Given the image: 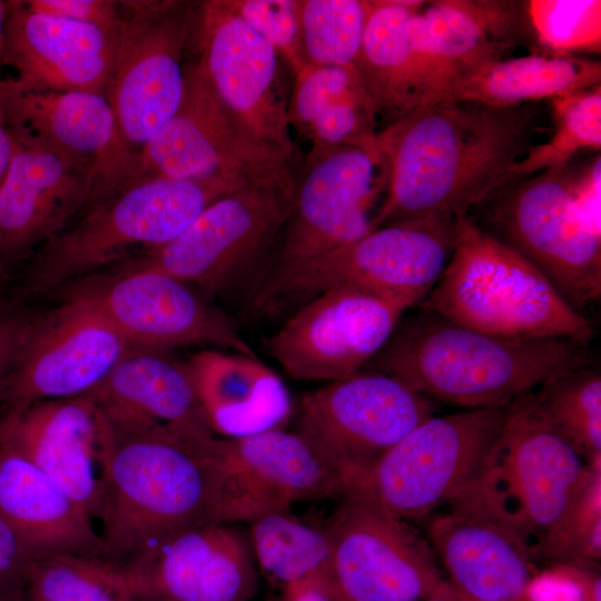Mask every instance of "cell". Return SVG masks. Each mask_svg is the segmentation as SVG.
Listing matches in <instances>:
<instances>
[{"label": "cell", "mask_w": 601, "mask_h": 601, "mask_svg": "<svg viewBox=\"0 0 601 601\" xmlns=\"http://www.w3.org/2000/svg\"><path fill=\"white\" fill-rule=\"evenodd\" d=\"M135 347L86 297L71 293L36 316L4 374L6 412L32 403L90 394Z\"/></svg>", "instance_id": "obj_15"}, {"label": "cell", "mask_w": 601, "mask_h": 601, "mask_svg": "<svg viewBox=\"0 0 601 601\" xmlns=\"http://www.w3.org/2000/svg\"><path fill=\"white\" fill-rule=\"evenodd\" d=\"M32 317L12 305L0 304V377L12 362Z\"/></svg>", "instance_id": "obj_45"}, {"label": "cell", "mask_w": 601, "mask_h": 601, "mask_svg": "<svg viewBox=\"0 0 601 601\" xmlns=\"http://www.w3.org/2000/svg\"><path fill=\"white\" fill-rule=\"evenodd\" d=\"M506 406L432 415L355 486L406 522L427 516L450 504L472 480L503 426Z\"/></svg>", "instance_id": "obj_12"}, {"label": "cell", "mask_w": 601, "mask_h": 601, "mask_svg": "<svg viewBox=\"0 0 601 601\" xmlns=\"http://www.w3.org/2000/svg\"><path fill=\"white\" fill-rule=\"evenodd\" d=\"M117 36L10 0L3 66L16 71L13 81L27 90L104 95Z\"/></svg>", "instance_id": "obj_24"}, {"label": "cell", "mask_w": 601, "mask_h": 601, "mask_svg": "<svg viewBox=\"0 0 601 601\" xmlns=\"http://www.w3.org/2000/svg\"><path fill=\"white\" fill-rule=\"evenodd\" d=\"M249 542L259 569L284 588L313 578L329 558L325 529L299 521L289 512H272L249 522Z\"/></svg>", "instance_id": "obj_35"}, {"label": "cell", "mask_w": 601, "mask_h": 601, "mask_svg": "<svg viewBox=\"0 0 601 601\" xmlns=\"http://www.w3.org/2000/svg\"><path fill=\"white\" fill-rule=\"evenodd\" d=\"M23 591L12 588L1 575H0V598L8 597L17 593H22Z\"/></svg>", "instance_id": "obj_49"}, {"label": "cell", "mask_w": 601, "mask_h": 601, "mask_svg": "<svg viewBox=\"0 0 601 601\" xmlns=\"http://www.w3.org/2000/svg\"><path fill=\"white\" fill-rule=\"evenodd\" d=\"M14 152V137L6 110L0 101V186Z\"/></svg>", "instance_id": "obj_46"}, {"label": "cell", "mask_w": 601, "mask_h": 601, "mask_svg": "<svg viewBox=\"0 0 601 601\" xmlns=\"http://www.w3.org/2000/svg\"><path fill=\"white\" fill-rule=\"evenodd\" d=\"M4 276H6V269H4V267L0 264V304L4 303V302H2V299H1L2 287H3V282H4Z\"/></svg>", "instance_id": "obj_52"}, {"label": "cell", "mask_w": 601, "mask_h": 601, "mask_svg": "<svg viewBox=\"0 0 601 601\" xmlns=\"http://www.w3.org/2000/svg\"><path fill=\"white\" fill-rule=\"evenodd\" d=\"M10 127L14 152L0 186V264L4 269L66 228L90 204L97 181L90 162Z\"/></svg>", "instance_id": "obj_20"}, {"label": "cell", "mask_w": 601, "mask_h": 601, "mask_svg": "<svg viewBox=\"0 0 601 601\" xmlns=\"http://www.w3.org/2000/svg\"><path fill=\"white\" fill-rule=\"evenodd\" d=\"M325 529L329 558L312 579L331 601H427L454 591L433 550L364 487L348 486Z\"/></svg>", "instance_id": "obj_8"}, {"label": "cell", "mask_w": 601, "mask_h": 601, "mask_svg": "<svg viewBox=\"0 0 601 601\" xmlns=\"http://www.w3.org/2000/svg\"><path fill=\"white\" fill-rule=\"evenodd\" d=\"M0 601H24L23 592L8 595V597H1Z\"/></svg>", "instance_id": "obj_51"}, {"label": "cell", "mask_w": 601, "mask_h": 601, "mask_svg": "<svg viewBox=\"0 0 601 601\" xmlns=\"http://www.w3.org/2000/svg\"><path fill=\"white\" fill-rule=\"evenodd\" d=\"M423 105H450L457 85L509 48L480 20L472 0L423 1L407 21Z\"/></svg>", "instance_id": "obj_29"}, {"label": "cell", "mask_w": 601, "mask_h": 601, "mask_svg": "<svg viewBox=\"0 0 601 601\" xmlns=\"http://www.w3.org/2000/svg\"><path fill=\"white\" fill-rule=\"evenodd\" d=\"M89 395L99 405L152 421L204 450L216 437L185 364L160 351L132 349Z\"/></svg>", "instance_id": "obj_30"}, {"label": "cell", "mask_w": 601, "mask_h": 601, "mask_svg": "<svg viewBox=\"0 0 601 601\" xmlns=\"http://www.w3.org/2000/svg\"><path fill=\"white\" fill-rule=\"evenodd\" d=\"M423 1L371 0L362 47L354 63L378 116L390 124L422 106L407 21Z\"/></svg>", "instance_id": "obj_33"}, {"label": "cell", "mask_w": 601, "mask_h": 601, "mask_svg": "<svg viewBox=\"0 0 601 601\" xmlns=\"http://www.w3.org/2000/svg\"><path fill=\"white\" fill-rule=\"evenodd\" d=\"M198 2L125 1L104 92L126 140L137 150L171 118L185 86L183 53L193 39Z\"/></svg>", "instance_id": "obj_13"}, {"label": "cell", "mask_w": 601, "mask_h": 601, "mask_svg": "<svg viewBox=\"0 0 601 601\" xmlns=\"http://www.w3.org/2000/svg\"><path fill=\"white\" fill-rule=\"evenodd\" d=\"M24 601H140L128 573L99 558L57 554L36 560Z\"/></svg>", "instance_id": "obj_34"}, {"label": "cell", "mask_w": 601, "mask_h": 601, "mask_svg": "<svg viewBox=\"0 0 601 601\" xmlns=\"http://www.w3.org/2000/svg\"><path fill=\"white\" fill-rule=\"evenodd\" d=\"M427 601H462L457 592L454 591L449 594L437 595L428 599Z\"/></svg>", "instance_id": "obj_50"}, {"label": "cell", "mask_w": 601, "mask_h": 601, "mask_svg": "<svg viewBox=\"0 0 601 601\" xmlns=\"http://www.w3.org/2000/svg\"><path fill=\"white\" fill-rule=\"evenodd\" d=\"M550 425L585 461L601 457V376L590 366L559 373L534 390Z\"/></svg>", "instance_id": "obj_36"}, {"label": "cell", "mask_w": 601, "mask_h": 601, "mask_svg": "<svg viewBox=\"0 0 601 601\" xmlns=\"http://www.w3.org/2000/svg\"><path fill=\"white\" fill-rule=\"evenodd\" d=\"M599 61L571 55H531L490 62L454 89L452 104H476L496 109L559 98L600 86Z\"/></svg>", "instance_id": "obj_32"}, {"label": "cell", "mask_w": 601, "mask_h": 601, "mask_svg": "<svg viewBox=\"0 0 601 601\" xmlns=\"http://www.w3.org/2000/svg\"><path fill=\"white\" fill-rule=\"evenodd\" d=\"M140 601H151V600H148V599H144V598H141V600H140Z\"/></svg>", "instance_id": "obj_53"}, {"label": "cell", "mask_w": 601, "mask_h": 601, "mask_svg": "<svg viewBox=\"0 0 601 601\" xmlns=\"http://www.w3.org/2000/svg\"><path fill=\"white\" fill-rule=\"evenodd\" d=\"M388 176V162L378 146L308 152L305 171L297 178L290 214L272 253L270 272L319 256L372 231Z\"/></svg>", "instance_id": "obj_14"}, {"label": "cell", "mask_w": 601, "mask_h": 601, "mask_svg": "<svg viewBox=\"0 0 601 601\" xmlns=\"http://www.w3.org/2000/svg\"><path fill=\"white\" fill-rule=\"evenodd\" d=\"M139 179L239 184L294 174L292 164L254 142L223 105L199 61L185 66L180 104L140 148Z\"/></svg>", "instance_id": "obj_17"}, {"label": "cell", "mask_w": 601, "mask_h": 601, "mask_svg": "<svg viewBox=\"0 0 601 601\" xmlns=\"http://www.w3.org/2000/svg\"><path fill=\"white\" fill-rule=\"evenodd\" d=\"M421 308L506 339H571L588 345L591 321L524 256L469 215L455 248Z\"/></svg>", "instance_id": "obj_4"}, {"label": "cell", "mask_w": 601, "mask_h": 601, "mask_svg": "<svg viewBox=\"0 0 601 601\" xmlns=\"http://www.w3.org/2000/svg\"><path fill=\"white\" fill-rule=\"evenodd\" d=\"M0 444L33 463L97 518L101 470L97 405L91 395L40 401L6 412L0 420Z\"/></svg>", "instance_id": "obj_25"}, {"label": "cell", "mask_w": 601, "mask_h": 601, "mask_svg": "<svg viewBox=\"0 0 601 601\" xmlns=\"http://www.w3.org/2000/svg\"><path fill=\"white\" fill-rule=\"evenodd\" d=\"M246 185L142 177L88 206L78 221L41 246L29 270V287L40 292L85 280L162 246L214 201Z\"/></svg>", "instance_id": "obj_6"}, {"label": "cell", "mask_w": 601, "mask_h": 601, "mask_svg": "<svg viewBox=\"0 0 601 601\" xmlns=\"http://www.w3.org/2000/svg\"><path fill=\"white\" fill-rule=\"evenodd\" d=\"M460 233L457 219H417L376 228L304 262L268 273L256 294L260 305L355 286L421 305L443 273Z\"/></svg>", "instance_id": "obj_9"}, {"label": "cell", "mask_w": 601, "mask_h": 601, "mask_svg": "<svg viewBox=\"0 0 601 601\" xmlns=\"http://www.w3.org/2000/svg\"><path fill=\"white\" fill-rule=\"evenodd\" d=\"M371 0H299L302 49L307 65L354 66Z\"/></svg>", "instance_id": "obj_37"}, {"label": "cell", "mask_w": 601, "mask_h": 601, "mask_svg": "<svg viewBox=\"0 0 601 601\" xmlns=\"http://www.w3.org/2000/svg\"><path fill=\"white\" fill-rule=\"evenodd\" d=\"M516 601H601L597 564L556 562L539 570Z\"/></svg>", "instance_id": "obj_42"}, {"label": "cell", "mask_w": 601, "mask_h": 601, "mask_svg": "<svg viewBox=\"0 0 601 601\" xmlns=\"http://www.w3.org/2000/svg\"><path fill=\"white\" fill-rule=\"evenodd\" d=\"M33 562L32 554L0 515V575L12 588L23 591Z\"/></svg>", "instance_id": "obj_44"}, {"label": "cell", "mask_w": 601, "mask_h": 601, "mask_svg": "<svg viewBox=\"0 0 601 601\" xmlns=\"http://www.w3.org/2000/svg\"><path fill=\"white\" fill-rule=\"evenodd\" d=\"M124 570L151 601H250L257 590L249 539L229 523L168 536Z\"/></svg>", "instance_id": "obj_23"}, {"label": "cell", "mask_w": 601, "mask_h": 601, "mask_svg": "<svg viewBox=\"0 0 601 601\" xmlns=\"http://www.w3.org/2000/svg\"><path fill=\"white\" fill-rule=\"evenodd\" d=\"M193 39L216 95L257 145L293 164L288 101L278 80V55L233 9L230 0L197 4Z\"/></svg>", "instance_id": "obj_18"}, {"label": "cell", "mask_w": 601, "mask_h": 601, "mask_svg": "<svg viewBox=\"0 0 601 601\" xmlns=\"http://www.w3.org/2000/svg\"><path fill=\"white\" fill-rule=\"evenodd\" d=\"M584 366H590L585 344L500 338L422 309L400 322L364 368L467 410L508 405L550 377Z\"/></svg>", "instance_id": "obj_3"}, {"label": "cell", "mask_w": 601, "mask_h": 601, "mask_svg": "<svg viewBox=\"0 0 601 601\" xmlns=\"http://www.w3.org/2000/svg\"><path fill=\"white\" fill-rule=\"evenodd\" d=\"M23 2L36 12L96 26L112 35H118L126 22L125 1L24 0Z\"/></svg>", "instance_id": "obj_43"}, {"label": "cell", "mask_w": 601, "mask_h": 601, "mask_svg": "<svg viewBox=\"0 0 601 601\" xmlns=\"http://www.w3.org/2000/svg\"><path fill=\"white\" fill-rule=\"evenodd\" d=\"M534 559L594 563L601 559V457L590 462L578 494L562 516L531 543Z\"/></svg>", "instance_id": "obj_39"}, {"label": "cell", "mask_w": 601, "mask_h": 601, "mask_svg": "<svg viewBox=\"0 0 601 601\" xmlns=\"http://www.w3.org/2000/svg\"><path fill=\"white\" fill-rule=\"evenodd\" d=\"M284 595V601H331L312 579L286 585Z\"/></svg>", "instance_id": "obj_47"}, {"label": "cell", "mask_w": 601, "mask_h": 601, "mask_svg": "<svg viewBox=\"0 0 601 601\" xmlns=\"http://www.w3.org/2000/svg\"><path fill=\"white\" fill-rule=\"evenodd\" d=\"M600 157L508 184L485 203L492 234L530 260L577 311L601 297Z\"/></svg>", "instance_id": "obj_5"}, {"label": "cell", "mask_w": 601, "mask_h": 601, "mask_svg": "<svg viewBox=\"0 0 601 601\" xmlns=\"http://www.w3.org/2000/svg\"><path fill=\"white\" fill-rule=\"evenodd\" d=\"M412 307L394 295L332 287L300 306L265 339V347L294 380H344L364 370Z\"/></svg>", "instance_id": "obj_16"}, {"label": "cell", "mask_w": 601, "mask_h": 601, "mask_svg": "<svg viewBox=\"0 0 601 601\" xmlns=\"http://www.w3.org/2000/svg\"><path fill=\"white\" fill-rule=\"evenodd\" d=\"M0 515L35 561L57 554L101 555L90 514L29 460L0 444Z\"/></svg>", "instance_id": "obj_28"}, {"label": "cell", "mask_w": 601, "mask_h": 601, "mask_svg": "<svg viewBox=\"0 0 601 601\" xmlns=\"http://www.w3.org/2000/svg\"><path fill=\"white\" fill-rule=\"evenodd\" d=\"M525 8L539 41L551 53L599 51L600 0H531Z\"/></svg>", "instance_id": "obj_40"}, {"label": "cell", "mask_w": 601, "mask_h": 601, "mask_svg": "<svg viewBox=\"0 0 601 601\" xmlns=\"http://www.w3.org/2000/svg\"><path fill=\"white\" fill-rule=\"evenodd\" d=\"M210 452L224 474L229 524L289 512L299 501L341 497L345 491L337 471L296 432L275 428L216 437Z\"/></svg>", "instance_id": "obj_21"}, {"label": "cell", "mask_w": 601, "mask_h": 601, "mask_svg": "<svg viewBox=\"0 0 601 601\" xmlns=\"http://www.w3.org/2000/svg\"><path fill=\"white\" fill-rule=\"evenodd\" d=\"M294 77L288 121L309 152L377 146V109L354 66L306 65Z\"/></svg>", "instance_id": "obj_31"}, {"label": "cell", "mask_w": 601, "mask_h": 601, "mask_svg": "<svg viewBox=\"0 0 601 601\" xmlns=\"http://www.w3.org/2000/svg\"><path fill=\"white\" fill-rule=\"evenodd\" d=\"M550 425L534 391L506 406L503 426L450 510L501 524L531 543L566 511L589 472Z\"/></svg>", "instance_id": "obj_7"}, {"label": "cell", "mask_w": 601, "mask_h": 601, "mask_svg": "<svg viewBox=\"0 0 601 601\" xmlns=\"http://www.w3.org/2000/svg\"><path fill=\"white\" fill-rule=\"evenodd\" d=\"M7 18H8V1L0 0V71H1V68L3 67V47H4Z\"/></svg>", "instance_id": "obj_48"}, {"label": "cell", "mask_w": 601, "mask_h": 601, "mask_svg": "<svg viewBox=\"0 0 601 601\" xmlns=\"http://www.w3.org/2000/svg\"><path fill=\"white\" fill-rule=\"evenodd\" d=\"M296 185L295 174L250 183L214 201L175 239L127 263L220 293L272 255Z\"/></svg>", "instance_id": "obj_10"}, {"label": "cell", "mask_w": 601, "mask_h": 601, "mask_svg": "<svg viewBox=\"0 0 601 601\" xmlns=\"http://www.w3.org/2000/svg\"><path fill=\"white\" fill-rule=\"evenodd\" d=\"M0 101L10 125L92 165L97 181L88 206L139 179L138 151L102 93L27 90L1 78Z\"/></svg>", "instance_id": "obj_22"}, {"label": "cell", "mask_w": 601, "mask_h": 601, "mask_svg": "<svg viewBox=\"0 0 601 601\" xmlns=\"http://www.w3.org/2000/svg\"><path fill=\"white\" fill-rule=\"evenodd\" d=\"M230 3L286 61L294 76L307 65L302 49L299 0H230Z\"/></svg>", "instance_id": "obj_41"}, {"label": "cell", "mask_w": 601, "mask_h": 601, "mask_svg": "<svg viewBox=\"0 0 601 601\" xmlns=\"http://www.w3.org/2000/svg\"><path fill=\"white\" fill-rule=\"evenodd\" d=\"M434 402L396 378L361 371L302 396L296 433L339 474L362 485L375 464L434 415Z\"/></svg>", "instance_id": "obj_11"}, {"label": "cell", "mask_w": 601, "mask_h": 601, "mask_svg": "<svg viewBox=\"0 0 601 601\" xmlns=\"http://www.w3.org/2000/svg\"><path fill=\"white\" fill-rule=\"evenodd\" d=\"M185 366L210 430L224 439L283 428L293 413L285 383L257 356L203 348Z\"/></svg>", "instance_id": "obj_27"}, {"label": "cell", "mask_w": 601, "mask_h": 601, "mask_svg": "<svg viewBox=\"0 0 601 601\" xmlns=\"http://www.w3.org/2000/svg\"><path fill=\"white\" fill-rule=\"evenodd\" d=\"M96 405L101 559L125 569L168 536L226 523L224 474L211 452L152 421Z\"/></svg>", "instance_id": "obj_2"}, {"label": "cell", "mask_w": 601, "mask_h": 601, "mask_svg": "<svg viewBox=\"0 0 601 601\" xmlns=\"http://www.w3.org/2000/svg\"><path fill=\"white\" fill-rule=\"evenodd\" d=\"M515 108L423 105L378 130L390 176L373 230L467 216L510 184L513 166L532 147L529 117Z\"/></svg>", "instance_id": "obj_1"}, {"label": "cell", "mask_w": 601, "mask_h": 601, "mask_svg": "<svg viewBox=\"0 0 601 601\" xmlns=\"http://www.w3.org/2000/svg\"><path fill=\"white\" fill-rule=\"evenodd\" d=\"M552 137L532 146L511 170V179L569 164L580 149L601 147V86L552 99Z\"/></svg>", "instance_id": "obj_38"}, {"label": "cell", "mask_w": 601, "mask_h": 601, "mask_svg": "<svg viewBox=\"0 0 601 601\" xmlns=\"http://www.w3.org/2000/svg\"><path fill=\"white\" fill-rule=\"evenodd\" d=\"M71 293L90 300L135 348L200 345L257 356L229 317L166 273L125 263L117 274L88 278Z\"/></svg>", "instance_id": "obj_19"}, {"label": "cell", "mask_w": 601, "mask_h": 601, "mask_svg": "<svg viewBox=\"0 0 601 601\" xmlns=\"http://www.w3.org/2000/svg\"><path fill=\"white\" fill-rule=\"evenodd\" d=\"M427 542L469 601H516L539 571L526 539L473 515L450 510L432 518Z\"/></svg>", "instance_id": "obj_26"}]
</instances>
